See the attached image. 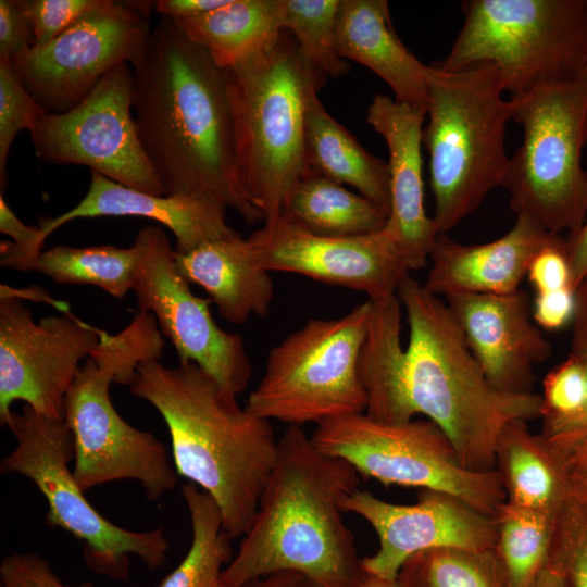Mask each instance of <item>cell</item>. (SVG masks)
<instances>
[{"instance_id": "39", "label": "cell", "mask_w": 587, "mask_h": 587, "mask_svg": "<svg viewBox=\"0 0 587 587\" xmlns=\"http://www.w3.org/2000/svg\"><path fill=\"white\" fill-rule=\"evenodd\" d=\"M1 587H95L91 582L76 586L62 583L51 565L39 554L11 553L0 563Z\"/></svg>"}, {"instance_id": "21", "label": "cell", "mask_w": 587, "mask_h": 587, "mask_svg": "<svg viewBox=\"0 0 587 587\" xmlns=\"http://www.w3.org/2000/svg\"><path fill=\"white\" fill-rule=\"evenodd\" d=\"M551 234L525 215H517L507 234L486 243L463 245L440 233L429 251L430 267L424 286L440 298L517 291L532 260Z\"/></svg>"}, {"instance_id": "20", "label": "cell", "mask_w": 587, "mask_h": 587, "mask_svg": "<svg viewBox=\"0 0 587 587\" xmlns=\"http://www.w3.org/2000/svg\"><path fill=\"white\" fill-rule=\"evenodd\" d=\"M426 111L377 93L367 108L366 122L388 149L390 207L385 225L397 239L411 271L428 261L440 234L425 211L422 133Z\"/></svg>"}, {"instance_id": "28", "label": "cell", "mask_w": 587, "mask_h": 587, "mask_svg": "<svg viewBox=\"0 0 587 587\" xmlns=\"http://www.w3.org/2000/svg\"><path fill=\"white\" fill-rule=\"evenodd\" d=\"M172 20L221 68L230 66L282 32L274 0H227L214 10Z\"/></svg>"}, {"instance_id": "14", "label": "cell", "mask_w": 587, "mask_h": 587, "mask_svg": "<svg viewBox=\"0 0 587 587\" xmlns=\"http://www.w3.org/2000/svg\"><path fill=\"white\" fill-rule=\"evenodd\" d=\"M133 276L139 311L151 313L176 350L179 363H193L227 394L248 387L252 365L241 335L223 330L210 311V300L196 296L177 268L176 252L158 226L141 228L133 245Z\"/></svg>"}, {"instance_id": "30", "label": "cell", "mask_w": 587, "mask_h": 587, "mask_svg": "<svg viewBox=\"0 0 587 587\" xmlns=\"http://www.w3.org/2000/svg\"><path fill=\"white\" fill-rule=\"evenodd\" d=\"M494 552L508 587H534L549 561L558 516L515 508L504 502L492 516Z\"/></svg>"}, {"instance_id": "8", "label": "cell", "mask_w": 587, "mask_h": 587, "mask_svg": "<svg viewBox=\"0 0 587 587\" xmlns=\"http://www.w3.org/2000/svg\"><path fill=\"white\" fill-rule=\"evenodd\" d=\"M523 128L502 187L515 215L552 234L577 232L587 218V68L569 80L541 84L510 97Z\"/></svg>"}, {"instance_id": "24", "label": "cell", "mask_w": 587, "mask_h": 587, "mask_svg": "<svg viewBox=\"0 0 587 587\" xmlns=\"http://www.w3.org/2000/svg\"><path fill=\"white\" fill-rule=\"evenodd\" d=\"M176 262L184 278L208 294L225 321L243 324L251 315L267 314L274 285L249 238L238 234L211 241L176 253Z\"/></svg>"}, {"instance_id": "48", "label": "cell", "mask_w": 587, "mask_h": 587, "mask_svg": "<svg viewBox=\"0 0 587 587\" xmlns=\"http://www.w3.org/2000/svg\"><path fill=\"white\" fill-rule=\"evenodd\" d=\"M580 358H583L584 360L586 377H587V355L580 357ZM584 430H587V395H586L584 407L580 410V412L577 414V416L572 422H570L569 425L560 434L553 437L579 433ZM553 437H550V438H553Z\"/></svg>"}, {"instance_id": "17", "label": "cell", "mask_w": 587, "mask_h": 587, "mask_svg": "<svg viewBox=\"0 0 587 587\" xmlns=\"http://www.w3.org/2000/svg\"><path fill=\"white\" fill-rule=\"evenodd\" d=\"M249 239L268 272L300 274L361 291L373 303L396 297L400 283L411 272L397 239L386 227L361 236L327 237L279 216L264 222Z\"/></svg>"}, {"instance_id": "31", "label": "cell", "mask_w": 587, "mask_h": 587, "mask_svg": "<svg viewBox=\"0 0 587 587\" xmlns=\"http://www.w3.org/2000/svg\"><path fill=\"white\" fill-rule=\"evenodd\" d=\"M137 260L134 246L68 247L54 246L42 250L30 271L64 285H92L114 298H124L133 289Z\"/></svg>"}, {"instance_id": "36", "label": "cell", "mask_w": 587, "mask_h": 587, "mask_svg": "<svg viewBox=\"0 0 587 587\" xmlns=\"http://www.w3.org/2000/svg\"><path fill=\"white\" fill-rule=\"evenodd\" d=\"M550 557L569 587H587V505L573 494L558 515Z\"/></svg>"}, {"instance_id": "45", "label": "cell", "mask_w": 587, "mask_h": 587, "mask_svg": "<svg viewBox=\"0 0 587 587\" xmlns=\"http://www.w3.org/2000/svg\"><path fill=\"white\" fill-rule=\"evenodd\" d=\"M570 259L572 282L576 289L587 273V218L583 226L565 238Z\"/></svg>"}, {"instance_id": "3", "label": "cell", "mask_w": 587, "mask_h": 587, "mask_svg": "<svg viewBox=\"0 0 587 587\" xmlns=\"http://www.w3.org/2000/svg\"><path fill=\"white\" fill-rule=\"evenodd\" d=\"M359 484L351 464L320 452L301 426H288L220 587H242L282 572L297 573L314 587H361L366 572L342 517V503Z\"/></svg>"}, {"instance_id": "22", "label": "cell", "mask_w": 587, "mask_h": 587, "mask_svg": "<svg viewBox=\"0 0 587 587\" xmlns=\"http://www.w3.org/2000/svg\"><path fill=\"white\" fill-rule=\"evenodd\" d=\"M225 211L208 199L152 195L90 171V185L85 197L71 210L41 221L39 242L43 247L48 236L73 220L139 216L164 225L175 237V252L186 254L208 242L238 235L227 224Z\"/></svg>"}, {"instance_id": "47", "label": "cell", "mask_w": 587, "mask_h": 587, "mask_svg": "<svg viewBox=\"0 0 587 587\" xmlns=\"http://www.w3.org/2000/svg\"><path fill=\"white\" fill-rule=\"evenodd\" d=\"M534 587H569L563 570L553 558H549Z\"/></svg>"}, {"instance_id": "18", "label": "cell", "mask_w": 587, "mask_h": 587, "mask_svg": "<svg viewBox=\"0 0 587 587\" xmlns=\"http://www.w3.org/2000/svg\"><path fill=\"white\" fill-rule=\"evenodd\" d=\"M413 504H398L359 488L344 501L345 512L364 519L378 537V549L362 558L363 570L396 580L414 554L445 547L492 549L494 519L446 492L419 489Z\"/></svg>"}, {"instance_id": "4", "label": "cell", "mask_w": 587, "mask_h": 587, "mask_svg": "<svg viewBox=\"0 0 587 587\" xmlns=\"http://www.w3.org/2000/svg\"><path fill=\"white\" fill-rule=\"evenodd\" d=\"M130 392L162 416L178 476L216 502L230 539L242 537L278 454L271 421L241 408L193 363H141Z\"/></svg>"}, {"instance_id": "33", "label": "cell", "mask_w": 587, "mask_h": 587, "mask_svg": "<svg viewBox=\"0 0 587 587\" xmlns=\"http://www.w3.org/2000/svg\"><path fill=\"white\" fill-rule=\"evenodd\" d=\"M340 0H274L276 22L289 32L304 57L326 77L350 70L336 50L335 32Z\"/></svg>"}, {"instance_id": "5", "label": "cell", "mask_w": 587, "mask_h": 587, "mask_svg": "<svg viewBox=\"0 0 587 587\" xmlns=\"http://www.w3.org/2000/svg\"><path fill=\"white\" fill-rule=\"evenodd\" d=\"M223 71L240 183L264 222L279 217L311 172L307 112L326 76L286 30Z\"/></svg>"}, {"instance_id": "26", "label": "cell", "mask_w": 587, "mask_h": 587, "mask_svg": "<svg viewBox=\"0 0 587 587\" xmlns=\"http://www.w3.org/2000/svg\"><path fill=\"white\" fill-rule=\"evenodd\" d=\"M305 149L310 168L338 184L354 187L389 214V171L386 161L363 148L312 96L305 122Z\"/></svg>"}, {"instance_id": "32", "label": "cell", "mask_w": 587, "mask_h": 587, "mask_svg": "<svg viewBox=\"0 0 587 587\" xmlns=\"http://www.w3.org/2000/svg\"><path fill=\"white\" fill-rule=\"evenodd\" d=\"M402 587H508L492 549L445 547L419 552L401 567Z\"/></svg>"}, {"instance_id": "50", "label": "cell", "mask_w": 587, "mask_h": 587, "mask_svg": "<svg viewBox=\"0 0 587 587\" xmlns=\"http://www.w3.org/2000/svg\"><path fill=\"white\" fill-rule=\"evenodd\" d=\"M300 587H314L304 582ZM361 587H402L398 580H389L366 573Z\"/></svg>"}, {"instance_id": "7", "label": "cell", "mask_w": 587, "mask_h": 587, "mask_svg": "<svg viewBox=\"0 0 587 587\" xmlns=\"http://www.w3.org/2000/svg\"><path fill=\"white\" fill-rule=\"evenodd\" d=\"M497 70L476 64L448 71L430 64L427 124L422 142L429 155L434 216L448 233L503 185L512 103Z\"/></svg>"}, {"instance_id": "49", "label": "cell", "mask_w": 587, "mask_h": 587, "mask_svg": "<svg viewBox=\"0 0 587 587\" xmlns=\"http://www.w3.org/2000/svg\"><path fill=\"white\" fill-rule=\"evenodd\" d=\"M572 494L587 505V477L567 475Z\"/></svg>"}, {"instance_id": "46", "label": "cell", "mask_w": 587, "mask_h": 587, "mask_svg": "<svg viewBox=\"0 0 587 587\" xmlns=\"http://www.w3.org/2000/svg\"><path fill=\"white\" fill-rule=\"evenodd\" d=\"M305 579L292 572L276 573L246 584L242 587H300Z\"/></svg>"}, {"instance_id": "40", "label": "cell", "mask_w": 587, "mask_h": 587, "mask_svg": "<svg viewBox=\"0 0 587 587\" xmlns=\"http://www.w3.org/2000/svg\"><path fill=\"white\" fill-rule=\"evenodd\" d=\"M33 47V33L23 0H0V57L13 60Z\"/></svg>"}, {"instance_id": "2", "label": "cell", "mask_w": 587, "mask_h": 587, "mask_svg": "<svg viewBox=\"0 0 587 587\" xmlns=\"http://www.w3.org/2000/svg\"><path fill=\"white\" fill-rule=\"evenodd\" d=\"M130 66L138 137L163 193L208 199L247 224L264 221L238 176L223 68L166 16Z\"/></svg>"}, {"instance_id": "19", "label": "cell", "mask_w": 587, "mask_h": 587, "mask_svg": "<svg viewBox=\"0 0 587 587\" xmlns=\"http://www.w3.org/2000/svg\"><path fill=\"white\" fill-rule=\"evenodd\" d=\"M445 302L490 384L508 394L533 392L534 367L552 347L533 320L525 291L455 294Z\"/></svg>"}, {"instance_id": "16", "label": "cell", "mask_w": 587, "mask_h": 587, "mask_svg": "<svg viewBox=\"0 0 587 587\" xmlns=\"http://www.w3.org/2000/svg\"><path fill=\"white\" fill-rule=\"evenodd\" d=\"M101 329L70 311L36 322L18 299L0 298V422L9 427L15 401L63 419L64 403L82 365L99 342Z\"/></svg>"}, {"instance_id": "10", "label": "cell", "mask_w": 587, "mask_h": 587, "mask_svg": "<svg viewBox=\"0 0 587 587\" xmlns=\"http://www.w3.org/2000/svg\"><path fill=\"white\" fill-rule=\"evenodd\" d=\"M371 313L366 300L340 317L307 321L268 351L245 408L264 420L301 427L365 412L359 362Z\"/></svg>"}, {"instance_id": "38", "label": "cell", "mask_w": 587, "mask_h": 587, "mask_svg": "<svg viewBox=\"0 0 587 587\" xmlns=\"http://www.w3.org/2000/svg\"><path fill=\"white\" fill-rule=\"evenodd\" d=\"M526 277L537 292L574 288L565 239L551 234L532 260Z\"/></svg>"}, {"instance_id": "6", "label": "cell", "mask_w": 587, "mask_h": 587, "mask_svg": "<svg viewBox=\"0 0 587 587\" xmlns=\"http://www.w3.org/2000/svg\"><path fill=\"white\" fill-rule=\"evenodd\" d=\"M165 341L154 316L139 311L120 333L101 329L99 342L82 365L64 403L63 420L74 447L73 475L83 491L114 480L141 484L150 501L177 483L165 445L128 424L110 396L112 383L130 386L138 366L159 360Z\"/></svg>"}, {"instance_id": "1", "label": "cell", "mask_w": 587, "mask_h": 587, "mask_svg": "<svg viewBox=\"0 0 587 587\" xmlns=\"http://www.w3.org/2000/svg\"><path fill=\"white\" fill-rule=\"evenodd\" d=\"M397 297L409 342L403 348L401 329L394 324L370 329L359 362L365 414L389 424L424 415L449 437L465 467L495 470L501 430L512 421L540 417L541 396L495 388L446 302L424 284L408 275Z\"/></svg>"}, {"instance_id": "34", "label": "cell", "mask_w": 587, "mask_h": 587, "mask_svg": "<svg viewBox=\"0 0 587 587\" xmlns=\"http://www.w3.org/2000/svg\"><path fill=\"white\" fill-rule=\"evenodd\" d=\"M587 395V377L583 358L570 353L554 366L542 380L541 436L560 434L584 407Z\"/></svg>"}, {"instance_id": "37", "label": "cell", "mask_w": 587, "mask_h": 587, "mask_svg": "<svg viewBox=\"0 0 587 587\" xmlns=\"http://www.w3.org/2000/svg\"><path fill=\"white\" fill-rule=\"evenodd\" d=\"M96 0H23L33 47L42 46L72 26Z\"/></svg>"}, {"instance_id": "29", "label": "cell", "mask_w": 587, "mask_h": 587, "mask_svg": "<svg viewBox=\"0 0 587 587\" xmlns=\"http://www.w3.org/2000/svg\"><path fill=\"white\" fill-rule=\"evenodd\" d=\"M182 494L191 521V545L180 563L154 587H220L222 573L234 557L220 509L192 483L185 484Z\"/></svg>"}, {"instance_id": "12", "label": "cell", "mask_w": 587, "mask_h": 587, "mask_svg": "<svg viewBox=\"0 0 587 587\" xmlns=\"http://www.w3.org/2000/svg\"><path fill=\"white\" fill-rule=\"evenodd\" d=\"M310 438L320 452L385 486L446 492L491 517L505 502L496 470L465 467L449 437L429 420L389 424L351 413L317 424Z\"/></svg>"}, {"instance_id": "11", "label": "cell", "mask_w": 587, "mask_h": 587, "mask_svg": "<svg viewBox=\"0 0 587 587\" xmlns=\"http://www.w3.org/2000/svg\"><path fill=\"white\" fill-rule=\"evenodd\" d=\"M8 428L16 446L1 461L0 472L20 474L35 484L47 500L46 524L83 542V558L90 570L127 579L129 555H137L152 570L165 564L168 541L162 528L125 529L103 517L86 499L68 467L74 447L63 419L45 416L24 404L21 413H13Z\"/></svg>"}, {"instance_id": "25", "label": "cell", "mask_w": 587, "mask_h": 587, "mask_svg": "<svg viewBox=\"0 0 587 587\" xmlns=\"http://www.w3.org/2000/svg\"><path fill=\"white\" fill-rule=\"evenodd\" d=\"M495 470L505 502L515 508L558 516L572 497L560 460L540 434L529 430L527 421H512L501 430L495 449Z\"/></svg>"}, {"instance_id": "35", "label": "cell", "mask_w": 587, "mask_h": 587, "mask_svg": "<svg viewBox=\"0 0 587 587\" xmlns=\"http://www.w3.org/2000/svg\"><path fill=\"white\" fill-rule=\"evenodd\" d=\"M49 112L25 89L10 60L0 57V186H7V161L21 130L28 133Z\"/></svg>"}, {"instance_id": "9", "label": "cell", "mask_w": 587, "mask_h": 587, "mask_svg": "<svg viewBox=\"0 0 587 587\" xmlns=\"http://www.w3.org/2000/svg\"><path fill=\"white\" fill-rule=\"evenodd\" d=\"M442 68L492 65L510 97L587 68V0H466Z\"/></svg>"}, {"instance_id": "42", "label": "cell", "mask_w": 587, "mask_h": 587, "mask_svg": "<svg viewBox=\"0 0 587 587\" xmlns=\"http://www.w3.org/2000/svg\"><path fill=\"white\" fill-rule=\"evenodd\" d=\"M545 439L567 475L587 477V430Z\"/></svg>"}, {"instance_id": "41", "label": "cell", "mask_w": 587, "mask_h": 587, "mask_svg": "<svg viewBox=\"0 0 587 587\" xmlns=\"http://www.w3.org/2000/svg\"><path fill=\"white\" fill-rule=\"evenodd\" d=\"M575 307L573 288L537 292L532 303L533 320L540 328L555 330L573 322Z\"/></svg>"}, {"instance_id": "15", "label": "cell", "mask_w": 587, "mask_h": 587, "mask_svg": "<svg viewBox=\"0 0 587 587\" xmlns=\"http://www.w3.org/2000/svg\"><path fill=\"white\" fill-rule=\"evenodd\" d=\"M133 92L132 66L123 64L71 110L46 114L29 132L37 158L85 165L124 186L164 195L138 137Z\"/></svg>"}, {"instance_id": "13", "label": "cell", "mask_w": 587, "mask_h": 587, "mask_svg": "<svg viewBox=\"0 0 587 587\" xmlns=\"http://www.w3.org/2000/svg\"><path fill=\"white\" fill-rule=\"evenodd\" d=\"M154 1L96 0L72 26L10 60L25 89L49 112L78 104L113 68L142 52Z\"/></svg>"}, {"instance_id": "27", "label": "cell", "mask_w": 587, "mask_h": 587, "mask_svg": "<svg viewBox=\"0 0 587 587\" xmlns=\"http://www.w3.org/2000/svg\"><path fill=\"white\" fill-rule=\"evenodd\" d=\"M280 216L327 237L375 233L388 220V213L372 200L312 170L295 186Z\"/></svg>"}, {"instance_id": "23", "label": "cell", "mask_w": 587, "mask_h": 587, "mask_svg": "<svg viewBox=\"0 0 587 587\" xmlns=\"http://www.w3.org/2000/svg\"><path fill=\"white\" fill-rule=\"evenodd\" d=\"M340 58L370 68L392 90L395 100L426 111L430 65L400 40L386 0H340L336 32Z\"/></svg>"}, {"instance_id": "44", "label": "cell", "mask_w": 587, "mask_h": 587, "mask_svg": "<svg viewBox=\"0 0 587 587\" xmlns=\"http://www.w3.org/2000/svg\"><path fill=\"white\" fill-rule=\"evenodd\" d=\"M227 0H158L154 11L170 18L198 15L224 5Z\"/></svg>"}, {"instance_id": "43", "label": "cell", "mask_w": 587, "mask_h": 587, "mask_svg": "<svg viewBox=\"0 0 587 587\" xmlns=\"http://www.w3.org/2000/svg\"><path fill=\"white\" fill-rule=\"evenodd\" d=\"M575 299L571 353L585 357L587 355V273L575 289Z\"/></svg>"}]
</instances>
